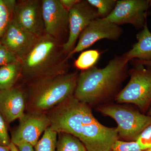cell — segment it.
<instances>
[{
	"label": "cell",
	"mask_w": 151,
	"mask_h": 151,
	"mask_svg": "<svg viewBox=\"0 0 151 151\" xmlns=\"http://www.w3.org/2000/svg\"><path fill=\"white\" fill-rule=\"evenodd\" d=\"M47 116L52 130L76 137L87 151H111L119 140L117 128L100 124L88 104L73 95L55 107Z\"/></svg>",
	"instance_id": "obj_1"
},
{
	"label": "cell",
	"mask_w": 151,
	"mask_h": 151,
	"mask_svg": "<svg viewBox=\"0 0 151 151\" xmlns=\"http://www.w3.org/2000/svg\"><path fill=\"white\" fill-rule=\"evenodd\" d=\"M129 62L124 54L115 57L103 68L94 66L81 71L73 96L88 105L111 97L127 77Z\"/></svg>",
	"instance_id": "obj_2"
},
{
	"label": "cell",
	"mask_w": 151,
	"mask_h": 151,
	"mask_svg": "<svg viewBox=\"0 0 151 151\" xmlns=\"http://www.w3.org/2000/svg\"><path fill=\"white\" fill-rule=\"evenodd\" d=\"M63 44L46 34L40 37L29 54L21 60V75L32 82L67 73L68 58Z\"/></svg>",
	"instance_id": "obj_3"
},
{
	"label": "cell",
	"mask_w": 151,
	"mask_h": 151,
	"mask_svg": "<svg viewBox=\"0 0 151 151\" xmlns=\"http://www.w3.org/2000/svg\"><path fill=\"white\" fill-rule=\"evenodd\" d=\"M78 76L66 73L32 82L30 103L34 112L51 109L73 95Z\"/></svg>",
	"instance_id": "obj_4"
},
{
	"label": "cell",
	"mask_w": 151,
	"mask_h": 151,
	"mask_svg": "<svg viewBox=\"0 0 151 151\" xmlns=\"http://www.w3.org/2000/svg\"><path fill=\"white\" fill-rule=\"evenodd\" d=\"M129 73V83L116 95V101L132 103L146 111L151 105V67L134 65Z\"/></svg>",
	"instance_id": "obj_5"
},
{
	"label": "cell",
	"mask_w": 151,
	"mask_h": 151,
	"mask_svg": "<svg viewBox=\"0 0 151 151\" xmlns=\"http://www.w3.org/2000/svg\"><path fill=\"white\" fill-rule=\"evenodd\" d=\"M99 110L116 121L119 137L128 142L136 141L143 130L151 124V116L121 105H105Z\"/></svg>",
	"instance_id": "obj_6"
},
{
	"label": "cell",
	"mask_w": 151,
	"mask_h": 151,
	"mask_svg": "<svg viewBox=\"0 0 151 151\" xmlns=\"http://www.w3.org/2000/svg\"><path fill=\"white\" fill-rule=\"evenodd\" d=\"M149 0H120L111 14L104 19L114 24H130L136 29L144 27L147 21Z\"/></svg>",
	"instance_id": "obj_7"
},
{
	"label": "cell",
	"mask_w": 151,
	"mask_h": 151,
	"mask_svg": "<svg viewBox=\"0 0 151 151\" xmlns=\"http://www.w3.org/2000/svg\"><path fill=\"white\" fill-rule=\"evenodd\" d=\"M13 20L22 29L38 37L45 34L41 0L17 2Z\"/></svg>",
	"instance_id": "obj_8"
},
{
	"label": "cell",
	"mask_w": 151,
	"mask_h": 151,
	"mask_svg": "<svg viewBox=\"0 0 151 151\" xmlns=\"http://www.w3.org/2000/svg\"><path fill=\"white\" fill-rule=\"evenodd\" d=\"M123 33L119 26L103 19L92 21L81 33L78 42L69 54L68 58L73 55L89 48L99 40L103 39L117 40Z\"/></svg>",
	"instance_id": "obj_9"
},
{
	"label": "cell",
	"mask_w": 151,
	"mask_h": 151,
	"mask_svg": "<svg viewBox=\"0 0 151 151\" xmlns=\"http://www.w3.org/2000/svg\"><path fill=\"white\" fill-rule=\"evenodd\" d=\"M45 34L64 44L68 33L69 12L60 0H41Z\"/></svg>",
	"instance_id": "obj_10"
},
{
	"label": "cell",
	"mask_w": 151,
	"mask_h": 151,
	"mask_svg": "<svg viewBox=\"0 0 151 151\" xmlns=\"http://www.w3.org/2000/svg\"><path fill=\"white\" fill-rule=\"evenodd\" d=\"M99 19L97 10L87 1H81L69 12L68 35L63 45V50L68 54L75 47L77 40L83 30L92 21Z\"/></svg>",
	"instance_id": "obj_11"
},
{
	"label": "cell",
	"mask_w": 151,
	"mask_h": 151,
	"mask_svg": "<svg viewBox=\"0 0 151 151\" xmlns=\"http://www.w3.org/2000/svg\"><path fill=\"white\" fill-rule=\"evenodd\" d=\"M19 120L18 127L12 133L11 139L14 145L25 142L35 147L41 135L50 126L48 116L41 112L24 114Z\"/></svg>",
	"instance_id": "obj_12"
},
{
	"label": "cell",
	"mask_w": 151,
	"mask_h": 151,
	"mask_svg": "<svg viewBox=\"0 0 151 151\" xmlns=\"http://www.w3.org/2000/svg\"><path fill=\"white\" fill-rule=\"evenodd\" d=\"M39 38L22 29L12 20L0 42L21 60L35 46Z\"/></svg>",
	"instance_id": "obj_13"
},
{
	"label": "cell",
	"mask_w": 151,
	"mask_h": 151,
	"mask_svg": "<svg viewBox=\"0 0 151 151\" xmlns=\"http://www.w3.org/2000/svg\"><path fill=\"white\" fill-rule=\"evenodd\" d=\"M23 92L16 88L0 90V113L8 123L19 119L24 115Z\"/></svg>",
	"instance_id": "obj_14"
},
{
	"label": "cell",
	"mask_w": 151,
	"mask_h": 151,
	"mask_svg": "<svg viewBox=\"0 0 151 151\" xmlns=\"http://www.w3.org/2000/svg\"><path fill=\"white\" fill-rule=\"evenodd\" d=\"M137 41L132 48L124 55L129 61L134 59L148 60L151 59V32L147 21L144 27L137 35Z\"/></svg>",
	"instance_id": "obj_15"
},
{
	"label": "cell",
	"mask_w": 151,
	"mask_h": 151,
	"mask_svg": "<svg viewBox=\"0 0 151 151\" xmlns=\"http://www.w3.org/2000/svg\"><path fill=\"white\" fill-rule=\"evenodd\" d=\"M20 60L0 67V90L13 88L21 73Z\"/></svg>",
	"instance_id": "obj_16"
},
{
	"label": "cell",
	"mask_w": 151,
	"mask_h": 151,
	"mask_svg": "<svg viewBox=\"0 0 151 151\" xmlns=\"http://www.w3.org/2000/svg\"><path fill=\"white\" fill-rule=\"evenodd\" d=\"M57 143V151H87L81 141L73 135L60 133Z\"/></svg>",
	"instance_id": "obj_17"
},
{
	"label": "cell",
	"mask_w": 151,
	"mask_h": 151,
	"mask_svg": "<svg viewBox=\"0 0 151 151\" xmlns=\"http://www.w3.org/2000/svg\"><path fill=\"white\" fill-rule=\"evenodd\" d=\"M15 0H0V40L13 19Z\"/></svg>",
	"instance_id": "obj_18"
},
{
	"label": "cell",
	"mask_w": 151,
	"mask_h": 151,
	"mask_svg": "<svg viewBox=\"0 0 151 151\" xmlns=\"http://www.w3.org/2000/svg\"><path fill=\"white\" fill-rule=\"evenodd\" d=\"M100 52L98 50L92 49L82 52L74 62L77 69L85 70L94 67L100 59Z\"/></svg>",
	"instance_id": "obj_19"
},
{
	"label": "cell",
	"mask_w": 151,
	"mask_h": 151,
	"mask_svg": "<svg viewBox=\"0 0 151 151\" xmlns=\"http://www.w3.org/2000/svg\"><path fill=\"white\" fill-rule=\"evenodd\" d=\"M58 133L50 127L44 133L43 136L36 145L35 151H55Z\"/></svg>",
	"instance_id": "obj_20"
},
{
	"label": "cell",
	"mask_w": 151,
	"mask_h": 151,
	"mask_svg": "<svg viewBox=\"0 0 151 151\" xmlns=\"http://www.w3.org/2000/svg\"><path fill=\"white\" fill-rule=\"evenodd\" d=\"M87 2L97 10L99 19H105L114 9L116 0H87Z\"/></svg>",
	"instance_id": "obj_21"
},
{
	"label": "cell",
	"mask_w": 151,
	"mask_h": 151,
	"mask_svg": "<svg viewBox=\"0 0 151 151\" xmlns=\"http://www.w3.org/2000/svg\"><path fill=\"white\" fill-rule=\"evenodd\" d=\"M136 142L143 151L151 148V124L143 130Z\"/></svg>",
	"instance_id": "obj_22"
},
{
	"label": "cell",
	"mask_w": 151,
	"mask_h": 151,
	"mask_svg": "<svg viewBox=\"0 0 151 151\" xmlns=\"http://www.w3.org/2000/svg\"><path fill=\"white\" fill-rule=\"evenodd\" d=\"M111 151H143L136 141H116L112 148Z\"/></svg>",
	"instance_id": "obj_23"
},
{
	"label": "cell",
	"mask_w": 151,
	"mask_h": 151,
	"mask_svg": "<svg viewBox=\"0 0 151 151\" xmlns=\"http://www.w3.org/2000/svg\"><path fill=\"white\" fill-rule=\"evenodd\" d=\"M17 57L0 42V67L19 60Z\"/></svg>",
	"instance_id": "obj_24"
},
{
	"label": "cell",
	"mask_w": 151,
	"mask_h": 151,
	"mask_svg": "<svg viewBox=\"0 0 151 151\" xmlns=\"http://www.w3.org/2000/svg\"><path fill=\"white\" fill-rule=\"evenodd\" d=\"M11 142L5 120L0 113V145L9 146Z\"/></svg>",
	"instance_id": "obj_25"
},
{
	"label": "cell",
	"mask_w": 151,
	"mask_h": 151,
	"mask_svg": "<svg viewBox=\"0 0 151 151\" xmlns=\"http://www.w3.org/2000/svg\"><path fill=\"white\" fill-rule=\"evenodd\" d=\"M80 0H60L63 6L68 12L77 4Z\"/></svg>",
	"instance_id": "obj_26"
},
{
	"label": "cell",
	"mask_w": 151,
	"mask_h": 151,
	"mask_svg": "<svg viewBox=\"0 0 151 151\" xmlns=\"http://www.w3.org/2000/svg\"><path fill=\"white\" fill-rule=\"evenodd\" d=\"M14 145L17 147L19 151H35L33 146L28 143L21 142Z\"/></svg>",
	"instance_id": "obj_27"
},
{
	"label": "cell",
	"mask_w": 151,
	"mask_h": 151,
	"mask_svg": "<svg viewBox=\"0 0 151 151\" xmlns=\"http://www.w3.org/2000/svg\"><path fill=\"white\" fill-rule=\"evenodd\" d=\"M133 65H141L145 67H151V59L148 60H140L138 59H134L131 60Z\"/></svg>",
	"instance_id": "obj_28"
},
{
	"label": "cell",
	"mask_w": 151,
	"mask_h": 151,
	"mask_svg": "<svg viewBox=\"0 0 151 151\" xmlns=\"http://www.w3.org/2000/svg\"><path fill=\"white\" fill-rule=\"evenodd\" d=\"M11 151H19L17 147L14 145L11 142L10 144L9 145Z\"/></svg>",
	"instance_id": "obj_29"
},
{
	"label": "cell",
	"mask_w": 151,
	"mask_h": 151,
	"mask_svg": "<svg viewBox=\"0 0 151 151\" xmlns=\"http://www.w3.org/2000/svg\"><path fill=\"white\" fill-rule=\"evenodd\" d=\"M0 151H11L9 146H6L0 145Z\"/></svg>",
	"instance_id": "obj_30"
},
{
	"label": "cell",
	"mask_w": 151,
	"mask_h": 151,
	"mask_svg": "<svg viewBox=\"0 0 151 151\" xmlns=\"http://www.w3.org/2000/svg\"><path fill=\"white\" fill-rule=\"evenodd\" d=\"M150 106V110H149L148 112V116H151V105Z\"/></svg>",
	"instance_id": "obj_31"
},
{
	"label": "cell",
	"mask_w": 151,
	"mask_h": 151,
	"mask_svg": "<svg viewBox=\"0 0 151 151\" xmlns=\"http://www.w3.org/2000/svg\"><path fill=\"white\" fill-rule=\"evenodd\" d=\"M144 151H151V148L148 149V150H146Z\"/></svg>",
	"instance_id": "obj_32"
},
{
	"label": "cell",
	"mask_w": 151,
	"mask_h": 151,
	"mask_svg": "<svg viewBox=\"0 0 151 151\" xmlns=\"http://www.w3.org/2000/svg\"><path fill=\"white\" fill-rule=\"evenodd\" d=\"M149 1H150V6L151 7V0H150V1L149 0Z\"/></svg>",
	"instance_id": "obj_33"
}]
</instances>
